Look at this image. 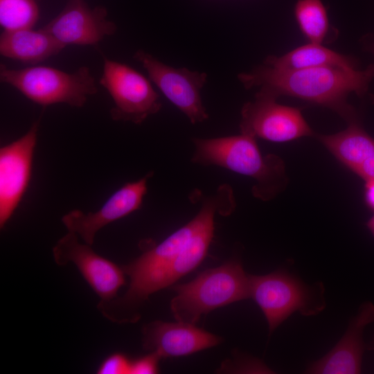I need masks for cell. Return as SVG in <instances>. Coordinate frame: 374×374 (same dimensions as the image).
<instances>
[{
    "label": "cell",
    "instance_id": "cell-1",
    "mask_svg": "<svg viewBox=\"0 0 374 374\" xmlns=\"http://www.w3.org/2000/svg\"><path fill=\"white\" fill-rule=\"evenodd\" d=\"M373 78L374 65L364 71L354 66L278 71L264 65L238 75L245 87H260L256 95L274 99L280 95L296 97L330 108L345 118L353 116L346 100L348 95L364 93Z\"/></svg>",
    "mask_w": 374,
    "mask_h": 374
},
{
    "label": "cell",
    "instance_id": "cell-2",
    "mask_svg": "<svg viewBox=\"0 0 374 374\" xmlns=\"http://www.w3.org/2000/svg\"><path fill=\"white\" fill-rule=\"evenodd\" d=\"M256 138L242 134L213 139H193L192 161L203 166H217L252 177L256 184L252 193L267 201L286 184L285 166L278 156H263Z\"/></svg>",
    "mask_w": 374,
    "mask_h": 374
},
{
    "label": "cell",
    "instance_id": "cell-3",
    "mask_svg": "<svg viewBox=\"0 0 374 374\" xmlns=\"http://www.w3.org/2000/svg\"><path fill=\"white\" fill-rule=\"evenodd\" d=\"M170 310L177 321L195 324L202 314L250 298L249 277L241 262L230 260L199 274L193 280L173 286Z\"/></svg>",
    "mask_w": 374,
    "mask_h": 374
},
{
    "label": "cell",
    "instance_id": "cell-4",
    "mask_svg": "<svg viewBox=\"0 0 374 374\" xmlns=\"http://www.w3.org/2000/svg\"><path fill=\"white\" fill-rule=\"evenodd\" d=\"M0 80L42 106L62 103L80 108L98 91L95 78L86 66L69 73L46 66L10 69L1 64Z\"/></svg>",
    "mask_w": 374,
    "mask_h": 374
},
{
    "label": "cell",
    "instance_id": "cell-5",
    "mask_svg": "<svg viewBox=\"0 0 374 374\" xmlns=\"http://www.w3.org/2000/svg\"><path fill=\"white\" fill-rule=\"evenodd\" d=\"M250 298L262 311L269 333L292 314L299 312L305 316L315 315L325 307L323 287L305 285L297 278L285 271L266 275H249Z\"/></svg>",
    "mask_w": 374,
    "mask_h": 374
},
{
    "label": "cell",
    "instance_id": "cell-6",
    "mask_svg": "<svg viewBox=\"0 0 374 374\" xmlns=\"http://www.w3.org/2000/svg\"><path fill=\"white\" fill-rule=\"evenodd\" d=\"M202 218L201 211L186 224L179 228L157 245L146 249L128 265L123 266L130 277V285L119 300L105 304L120 305L125 308L140 305L154 292L163 289L168 271L177 256L193 235ZM101 305L100 307H102Z\"/></svg>",
    "mask_w": 374,
    "mask_h": 374
},
{
    "label": "cell",
    "instance_id": "cell-7",
    "mask_svg": "<svg viewBox=\"0 0 374 374\" xmlns=\"http://www.w3.org/2000/svg\"><path fill=\"white\" fill-rule=\"evenodd\" d=\"M99 84L111 96L112 120L141 124L161 108L159 96L150 81L130 66L104 55Z\"/></svg>",
    "mask_w": 374,
    "mask_h": 374
},
{
    "label": "cell",
    "instance_id": "cell-8",
    "mask_svg": "<svg viewBox=\"0 0 374 374\" xmlns=\"http://www.w3.org/2000/svg\"><path fill=\"white\" fill-rule=\"evenodd\" d=\"M133 57L145 69L154 84L192 123H201L208 118L200 95L206 82V73L169 66L141 49L136 51Z\"/></svg>",
    "mask_w": 374,
    "mask_h": 374
},
{
    "label": "cell",
    "instance_id": "cell-9",
    "mask_svg": "<svg viewBox=\"0 0 374 374\" xmlns=\"http://www.w3.org/2000/svg\"><path fill=\"white\" fill-rule=\"evenodd\" d=\"M77 233L68 231L53 248V258L59 266L73 262L101 301L98 306L114 299L125 283V273L111 260L96 253L91 245L81 243Z\"/></svg>",
    "mask_w": 374,
    "mask_h": 374
},
{
    "label": "cell",
    "instance_id": "cell-10",
    "mask_svg": "<svg viewBox=\"0 0 374 374\" xmlns=\"http://www.w3.org/2000/svg\"><path fill=\"white\" fill-rule=\"evenodd\" d=\"M276 99L256 95L241 111L242 134L283 143L314 134L299 109L282 105Z\"/></svg>",
    "mask_w": 374,
    "mask_h": 374
},
{
    "label": "cell",
    "instance_id": "cell-11",
    "mask_svg": "<svg viewBox=\"0 0 374 374\" xmlns=\"http://www.w3.org/2000/svg\"><path fill=\"white\" fill-rule=\"evenodd\" d=\"M39 121L18 139L0 149V226L3 228L28 186Z\"/></svg>",
    "mask_w": 374,
    "mask_h": 374
},
{
    "label": "cell",
    "instance_id": "cell-12",
    "mask_svg": "<svg viewBox=\"0 0 374 374\" xmlns=\"http://www.w3.org/2000/svg\"><path fill=\"white\" fill-rule=\"evenodd\" d=\"M44 28L65 46H95L117 30L116 25L107 18L106 8H91L85 0H69Z\"/></svg>",
    "mask_w": 374,
    "mask_h": 374
},
{
    "label": "cell",
    "instance_id": "cell-13",
    "mask_svg": "<svg viewBox=\"0 0 374 374\" xmlns=\"http://www.w3.org/2000/svg\"><path fill=\"white\" fill-rule=\"evenodd\" d=\"M150 172L143 178L123 185L95 212L73 210L62 218L68 231L74 232L87 244L92 245L97 232L106 225L138 210L148 190Z\"/></svg>",
    "mask_w": 374,
    "mask_h": 374
},
{
    "label": "cell",
    "instance_id": "cell-14",
    "mask_svg": "<svg viewBox=\"0 0 374 374\" xmlns=\"http://www.w3.org/2000/svg\"><path fill=\"white\" fill-rule=\"evenodd\" d=\"M142 341L145 349L162 358L191 355L218 345L222 338L195 324L154 321L143 327Z\"/></svg>",
    "mask_w": 374,
    "mask_h": 374
},
{
    "label": "cell",
    "instance_id": "cell-15",
    "mask_svg": "<svg viewBox=\"0 0 374 374\" xmlns=\"http://www.w3.org/2000/svg\"><path fill=\"white\" fill-rule=\"evenodd\" d=\"M374 322V304L366 302L350 321L343 337L321 359L312 364L308 372L321 374H356L361 373L362 356L365 350L363 332Z\"/></svg>",
    "mask_w": 374,
    "mask_h": 374
},
{
    "label": "cell",
    "instance_id": "cell-16",
    "mask_svg": "<svg viewBox=\"0 0 374 374\" xmlns=\"http://www.w3.org/2000/svg\"><path fill=\"white\" fill-rule=\"evenodd\" d=\"M65 47L44 27L3 30L0 35V54L26 64L44 62Z\"/></svg>",
    "mask_w": 374,
    "mask_h": 374
},
{
    "label": "cell",
    "instance_id": "cell-17",
    "mask_svg": "<svg viewBox=\"0 0 374 374\" xmlns=\"http://www.w3.org/2000/svg\"><path fill=\"white\" fill-rule=\"evenodd\" d=\"M324 146L346 167L355 172L374 150V139L356 123L330 135H319Z\"/></svg>",
    "mask_w": 374,
    "mask_h": 374
},
{
    "label": "cell",
    "instance_id": "cell-18",
    "mask_svg": "<svg viewBox=\"0 0 374 374\" xmlns=\"http://www.w3.org/2000/svg\"><path fill=\"white\" fill-rule=\"evenodd\" d=\"M265 65L278 71H295L321 66H354L347 57L323 46L309 43L280 56H269Z\"/></svg>",
    "mask_w": 374,
    "mask_h": 374
},
{
    "label": "cell",
    "instance_id": "cell-19",
    "mask_svg": "<svg viewBox=\"0 0 374 374\" xmlns=\"http://www.w3.org/2000/svg\"><path fill=\"white\" fill-rule=\"evenodd\" d=\"M299 26L310 43L321 44L328 30L326 10L320 0H299L295 6Z\"/></svg>",
    "mask_w": 374,
    "mask_h": 374
},
{
    "label": "cell",
    "instance_id": "cell-20",
    "mask_svg": "<svg viewBox=\"0 0 374 374\" xmlns=\"http://www.w3.org/2000/svg\"><path fill=\"white\" fill-rule=\"evenodd\" d=\"M39 17L36 0H0V25L3 30L33 28Z\"/></svg>",
    "mask_w": 374,
    "mask_h": 374
},
{
    "label": "cell",
    "instance_id": "cell-21",
    "mask_svg": "<svg viewBox=\"0 0 374 374\" xmlns=\"http://www.w3.org/2000/svg\"><path fill=\"white\" fill-rule=\"evenodd\" d=\"M131 360L122 353H114L107 357L97 369L98 374H130Z\"/></svg>",
    "mask_w": 374,
    "mask_h": 374
},
{
    "label": "cell",
    "instance_id": "cell-22",
    "mask_svg": "<svg viewBox=\"0 0 374 374\" xmlns=\"http://www.w3.org/2000/svg\"><path fill=\"white\" fill-rule=\"evenodd\" d=\"M161 357L156 352L131 361L130 374H154L159 372V362Z\"/></svg>",
    "mask_w": 374,
    "mask_h": 374
},
{
    "label": "cell",
    "instance_id": "cell-23",
    "mask_svg": "<svg viewBox=\"0 0 374 374\" xmlns=\"http://www.w3.org/2000/svg\"><path fill=\"white\" fill-rule=\"evenodd\" d=\"M355 173L365 181L374 180V150Z\"/></svg>",
    "mask_w": 374,
    "mask_h": 374
},
{
    "label": "cell",
    "instance_id": "cell-24",
    "mask_svg": "<svg viewBox=\"0 0 374 374\" xmlns=\"http://www.w3.org/2000/svg\"><path fill=\"white\" fill-rule=\"evenodd\" d=\"M364 200L369 208L374 211V180L366 181Z\"/></svg>",
    "mask_w": 374,
    "mask_h": 374
},
{
    "label": "cell",
    "instance_id": "cell-25",
    "mask_svg": "<svg viewBox=\"0 0 374 374\" xmlns=\"http://www.w3.org/2000/svg\"><path fill=\"white\" fill-rule=\"evenodd\" d=\"M366 226L372 235L374 236V215L368 220Z\"/></svg>",
    "mask_w": 374,
    "mask_h": 374
},
{
    "label": "cell",
    "instance_id": "cell-26",
    "mask_svg": "<svg viewBox=\"0 0 374 374\" xmlns=\"http://www.w3.org/2000/svg\"><path fill=\"white\" fill-rule=\"evenodd\" d=\"M373 50H374V46H373Z\"/></svg>",
    "mask_w": 374,
    "mask_h": 374
}]
</instances>
